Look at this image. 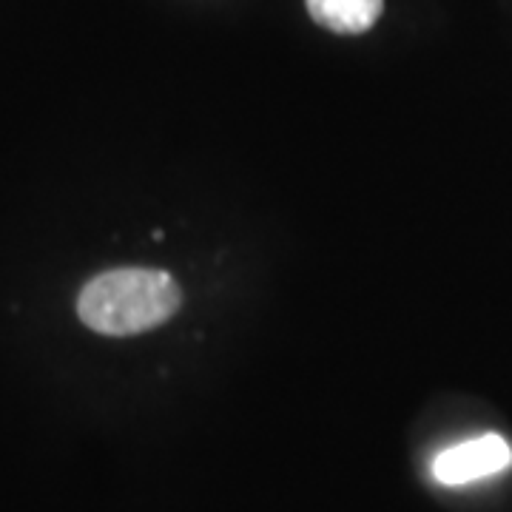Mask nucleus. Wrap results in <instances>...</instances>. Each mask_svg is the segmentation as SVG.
<instances>
[{
  "label": "nucleus",
  "mask_w": 512,
  "mask_h": 512,
  "mask_svg": "<svg viewBox=\"0 0 512 512\" xmlns=\"http://www.w3.org/2000/svg\"><path fill=\"white\" fill-rule=\"evenodd\" d=\"M183 305V291L165 271L117 268L94 276L77 296V316L103 336H134L168 322Z\"/></svg>",
  "instance_id": "obj_1"
},
{
  "label": "nucleus",
  "mask_w": 512,
  "mask_h": 512,
  "mask_svg": "<svg viewBox=\"0 0 512 512\" xmlns=\"http://www.w3.org/2000/svg\"><path fill=\"white\" fill-rule=\"evenodd\" d=\"M512 464V447L501 436L487 433L478 439L461 441L447 447L433 461V476L444 487H461L478 478H490L504 473Z\"/></svg>",
  "instance_id": "obj_2"
},
{
  "label": "nucleus",
  "mask_w": 512,
  "mask_h": 512,
  "mask_svg": "<svg viewBox=\"0 0 512 512\" xmlns=\"http://www.w3.org/2000/svg\"><path fill=\"white\" fill-rule=\"evenodd\" d=\"M311 18L336 35H362L384 9V0H305Z\"/></svg>",
  "instance_id": "obj_3"
}]
</instances>
